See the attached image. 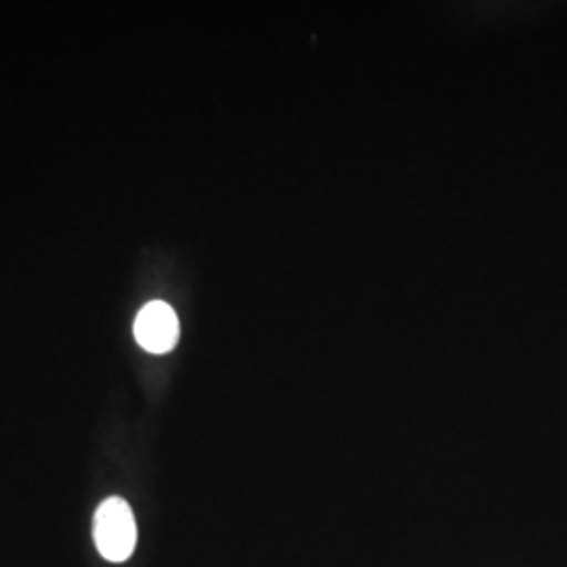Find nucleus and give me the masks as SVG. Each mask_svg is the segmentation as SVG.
<instances>
[{
    "label": "nucleus",
    "instance_id": "f257e3e1",
    "mask_svg": "<svg viewBox=\"0 0 567 567\" xmlns=\"http://www.w3.org/2000/svg\"><path fill=\"white\" fill-rule=\"evenodd\" d=\"M93 540L103 559L112 564L126 561L137 547V524L133 508L118 496L103 501L93 519Z\"/></svg>",
    "mask_w": 567,
    "mask_h": 567
},
{
    "label": "nucleus",
    "instance_id": "f03ea898",
    "mask_svg": "<svg viewBox=\"0 0 567 567\" xmlns=\"http://www.w3.org/2000/svg\"><path fill=\"white\" fill-rule=\"evenodd\" d=\"M135 339L150 353H168L179 341V320L171 305L147 303L135 320Z\"/></svg>",
    "mask_w": 567,
    "mask_h": 567
}]
</instances>
